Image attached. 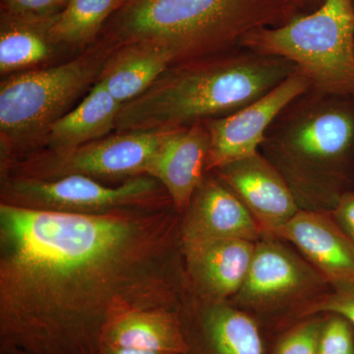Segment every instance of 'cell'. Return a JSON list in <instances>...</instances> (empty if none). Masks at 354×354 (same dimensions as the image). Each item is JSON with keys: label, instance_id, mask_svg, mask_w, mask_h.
I'll return each instance as SVG.
<instances>
[{"label": "cell", "instance_id": "obj_9", "mask_svg": "<svg viewBox=\"0 0 354 354\" xmlns=\"http://www.w3.org/2000/svg\"><path fill=\"white\" fill-rule=\"evenodd\" d=\"M311 87L309 79L297 69L276 88L244 108L205 121L209 138L206 171L258 155V149L274 121Z\"/></svg>", "mask_w": 354, "mask_h": 354}, {"label": "cell", "instance_id": "obj_2", "mask_svg": "<svg viewBox=\"0 0 354 354\" xmlns=\"http://www.w3.org/2000/svg\"><path fill=\"white\" fill-rule=\"evenodd\" d=\"M297 70L285 58L259 53L183 62L122 104L116 132L167 131L223 118L263 97Z\"/></svg>", "mask_w": 354, "mask_h": 354}, {"label": "cell", "instance_id": "obj_22", "mask_svg": "<svg viewBox=\"0 0 354 354\" xmlns=\"http://www.w3.org/2000/svg\"><path fill=\"white\" fill-rule=\"evenodd\" d=\"M353 351L348 322L342 318L332 319L321 332L318 354H353Z\"/></svg>", "mask_w": 354, "mask_h": 354}, {"label": "cell", "instance_id": "obj_17", "mask_svg": "<svg viewBox=\"0 0 354 354\" xmlns=\"http://www.w3.org/2000/svg\"><path fill=\"white\" fill-rule=\"evenodd\" d=\"M121 106L122 104L97 82L81 104L48 128L43 141L50 147V152L59 153L104 138L115 129Z\"/></svg>", "mask_w": 354, "mask_h": 354}, {"label": "cell", "instance_id": "obj_3", "mask_svg": "<svg viewBox=\"0 0 354 354\" xmlns=\"http://www.w3.org/2000/svg\"><path fill=\"white\" fill-rule=\"evenodd\" d=\"M257 0H128L116 19L121 43L165 44L176 62L225 46L249 21Z\"/></svg>", "mask_w": 354, "mask_h": 354}, {"label": "cell", "instance_id": "obj_6", "mask_svg": "<svg viewBox=\"0 0 354 354\" xmlns=\"http://www.w3.org/2000/svg\"><path fill=\"white\" fill-rule=\"evenodd\" d=\"M319 97L283 111L266 133L269 148L297 179L341 160L354 143V114Z\"/></svg>", "mask_w": 354, "mask_h": 354}, {"label": "cell", "instance_id": "obj_18", "mask_svg": "<svg viewBox=\"0 0 354 354\" xmlns=\"http://www.w3.org/2000/svg\"><path fill=\"white\" fill-rule=\"evenodd\" d=\"M57 15L25 17L6 13L2 15L0 32V72L1 75L24 72L46 62L53 55L50 31Z\"/></svg>", "mask_w": 354, "mask_h": 354}, {"label": "cell", "instance_id": "obj_1", "mask_svg": "<svg viewBox=\"0 0 354 354\" xmlns=\"http://www.w3.org/2000/svg\"><path fill=\"white\" fill-rule=\"evenodd\" d=\"M174 221L162 206L104 214L0 204V351L101 354L111 323L169 309Z\"/></svg>", "mask_w": 354, "mask_h": 354}, {"label": "cell", "instance_id": "obj_26", "mask_svg": "<svg viewBox=\"0 0 354 354\" xmlns=\"http://www.w3.org/2000/svg\"><path fill=\"white\" fill-rule=\"evenodd\" d=\"M337 218L354 239V197L346 198L339 203Z\"/></svg>", "mask_w": 354, "mask_h": 354}, {"label": "cell", "instance_id": "obj_8", "mask_svg": "<svg viewBox=\"0 0 354 354\" xmlns=\"http://www.w3.org/2000/svg\"><path fill=\"white\" fill-rule=\"evenodd\" d=\"M169 132H118L67 152L32 158L21 165L14 176L53 180L83 176L99 181L145 176L147 167Z\"/></svg>", "mask_w": 354, "mask_h": 354}, {"label": "cell", "instance_id": "obj_10", "mask_svg": "<svg viewBox=\"0 0 354 354\" xmlns=\"http://www.w3.org/2000/svg\"><path fill=\"white\" fill-rule=\"evenodd\" d=\"M209 146V132L205 122L169 130L147 167L145 176L162 184L176 211L189 208L204 180Z\"/></svg>", "mask_w": 354, "mask_h": 354}, {"label": "cell", "instance_id": "obj_15", "mask_svg": "<svg viewBox=\"0 0 354 354\" xmlns=\"http://www.w3.org/2000/svg\"><path fill=\"white\" fill-rule=\"evenodd\" d=\"M183 248L193 278L218 298L241 290L255 251L252 241L234 239L200 242Z\"/></svg>", "mask_w": 354, "mask_h": 354}, {"label": "cell", "instance_id": "obj_21", "mask_svg": "<svg viewBox=\"0 0 354 354\" xmlns=\"http://www.w3.org/2000/svg\"><path fill=\"white\" fill-rule=\"evenodd\" d=\"M128 0H68L57 14L50 35L55 44L84 46L94 41L111 14Z\"/></svg>", "mask_w": 354, "mask_h": 354}, {"label": "cell", "instance_id": "obj_12", "mask_svg": "<svg viewBox=\"0 0 354 354\" xmlns=\"http://www.w3.org/2000/svg\"><path fill=\"white\" fill-rule=\"evenodd\" d=\"M183 228V246L215 239L254 241L261 227L245 205L225 183L203 180Z\"/></svg>", "mask_w": 354, "mask_h": 354}, {"label": "cell", "instance_id": "obj_5", "mask_svg": "<svg viewBox=\"0 0 354 354\" xmlns=\"http://www.w3.org/2000/svg\"><path fill=\"white\" fill-rule=\"evenodd\" d=\"M109 55L108 50H93L66 64L19 72L2 81V143L12 148L43 140L48 128L97 80Z\"/></svg>", "mask_w": 354, "mask_h": 354}, {"label": "cell", "instance_id": "obj_23", "mask_svg": "<svg viewBox=\"0 0 354 354\" xmlns=\"http://www.w3.org/2000/svg\"><path fill=\"white\" fill-rule=\"evenodd\" d=\"M320 335L318 324L300 326L283 339L276 354H318Z\"/></svg>", "mask_w": 354, "mask_h": 354}, {"label": "cell", "instance_id": "obj_25", "mask_svg": "<svg viewBox=\"0 0 354 354\" xmlns=\"http://www.w3.org/2000/svg\"><path fill=\"white\" fill-rule=\"evenodd\" d=\"M309 311L332 312L346 319L354 326V286L321 300L319 304L310 307Z\"/></svg>", "mask_w": 354, "mask_h": 354}, {"label": "cell", "instance_id": "obj_16", "mask_svg": "<svg viewBox=\"0 0 354 354\" xmlns=\"http://www.w3.org/2000/svg\"><path fill=\"white\" fill-rule=\"evenodd\" d=\"M127 346L169 354H186L189 344L174 310H132L111 323L102 346ZM101 348V349H102Z\"/></svg>", "mask_w": 354, "mask_h": 354}, {"label": "cell", "instance_id": "obj_14", "mask_svg": "<svg viewBox=\"0 0 354 354\" xmlns=\"http://www.w3.org/2000/svg\"><path fill=\"white\" fill-rule=\"evenodd\" d=\"M174 62L176 55L165 44L152 41L122 43L106 58L97 82L124 104L144 94Z\"/></svg>", "mask_w": 354, "mask_h": 354}, {"label": "cell", "instance_id": "obj_13", "mask_svg": "<svg viewBox=\"0 0 354 354\" xmlns=\"http://www.w3.org/2000/svg\"><path fill=\"white\" fill-rule=\"evenodd\" d=\"M272 234L295 244L330 279L354 286V247L325 216L297 212Z\"/></svg>", "mask_w": 354, "mask_h": 354}, {"label": "cell", "instance_id": "obj_28", "mask_svg": "<svg viewBox=\"0 0 354 354\" xmlns=\"http://www.w3.org/2000/svg\"><path fill=\"white\" fill-rule=\"evenodd\" d=\"M1 354H28L18 349H10V351H1Z\"/></svg>", "mask_w": 354, "mask_h": 354}, {"label": "cell", "instance_id": "obj_20", "mask_svg": "<svg viewBox=\"0 0 354 354\" xmlns=\"http://www.w3.org/2000/svg\"><path fill=\"white\" fill-rule=\"evenodd\" d=\"M304 283V274L297 261L272 243L255 247L241 291L247 299L265 300L283 297Z\"/></svg>", "mask_w": 354, "mask_h": 354}, {"label": "cell", "instance_id": "obj_7", "mask_svg": "<svg viewBox=\"0 0 354 354\" xmlns=\"http://www.w3.org/2000/svg\"><path fill=\"white\" fill-rule=\"evenodd\" d=\"M160 184L149 176L116 187L83 176L53 179L13 176L3 181L1 203L22 208L75 214H104L127 208L162 206Z\"/></svg>", "mask_w": 354, "mask_h": 354}, {"label": "cell", "instance_id": "obj_27", "mask_svg": "<svg viewBox=\"0 0 354 354\" xmlns=\"http://www.w3.org/2000/svg\"><path fill=\"white\" fill-rule=\"evenodd\" d=\"M101 354H169L149 351L138 348H127V346H102Z\"/></svg>", "mask_w": 354, "mask_h": 354}, {"label": "cell", "instance_id": "obj_4", "mask_svg": "<svg viewBox=\"0 0 354 354\" xmlns=\"http://www.w3.org/2000/svg\"><path fill=\"white\" fill-rule=\"evenodd\" d=\"M245 41L259 53L295 64L321 94L354 95L351 0H325L316 12L252 32Z\"/></svg>", "mask_w": 354, "mask_h": 354}, {"label": "cell", "instance_id": "obj_24", "mask_svg": "<svg viewBox=\"0 0 354 354\" xmlns=\"http://www.w3.org/2000/svg\"><path fill=\"white\" fill-rule=\"evenodd\" d=\"M6 12L25 17H51L62 12L68 0H1Z\"/></svg>", "mask_w": 354, "mask_h": 354}, {"label": "cell", "instance_id": "obj_19", "mask_svg": "<svg viewBox=\"0 0 354 354\" xmlns=\"http://www.w3.org/2000/svg\"><path fill=\"white\" fill-rule=\"evenodd\" d=\"M199 325L198 351L194 354H263L257 326L239 310L214 305Z\"/></svg>", "mask_w": 354, "mask_h": 354}, {"label": "cell", "instance_id": "obj_11", "mask_svg": "<svg viewBox=\"0 0 354 354\" xmlns=\"http://www.w3.org/2000/svg\"><path fill=\"white\" fill-rule=\"evenodd\" d=\"M261 228L274 232L297 213L295 194L281 174L259 153L216 169Z\"/></svg>", "mask_w": 354, "mask_h": 354}]
</instances>
